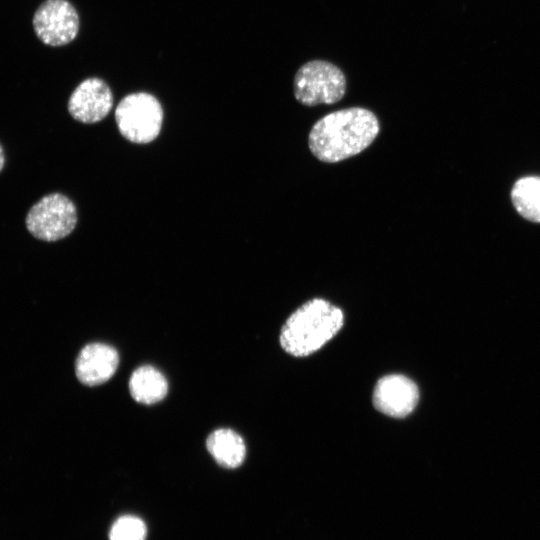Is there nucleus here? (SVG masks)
<instances>
[{
	"mask_svg": "<svg viewBox=\"0 0 540 540\" xmlns=\"http://www.w3.org/2000/svg\"><path fill=\"white\" fill-rule=\"evenodd\" d=\"M380 132L377 116L363 107H349L320 118L308 135L312 154L325 163H336L368 148Z\"/></svg>",
	"mask_w": 540,
	"mask_h": 540,
	"instance_id": "obj_1",
	"label": "nucleus"
},
{
	"mask_svg": "<svg viewBox=\"0 0 540 540\" xmlns=\"http://www.w3.org/2000/svg\"><path fill=\"white\" fill-rule=\"evenodd\" d=\"M342 310L323 298H313L296 309L280 333L282 348L295 357L319 350L342 328Z\"/></svg>",
	"mask_w": 540,
	"mask_h": 540,
	"instance_id": "obj_2",
	"label": "nucleus"
},
{
	"mask_svg": "<svg viewBox=\"0 0 540 540\" xmlns=\"http://www.w3.org/2000/svg\"><path fill=\"white\" fill-rule=\"evenodd\" d=\"M347 81L343 71L325 60L303 64L293 80L295 99L302 105L334 104L346 93Z\"/></svg>",
	"mask_w": 540,
	"mask_h": 540,
	"instance_id": "obj_3",
	"label": "nucleus"
},
{
	"mask_svg": "<svg viewBox=\"0 0 540 540\" xmlns=\"http://www.w3.org/2000/svg\"><path fill=\"white\" fill-rule=\"evenodd\" d=\"M120 133L134 143H149L160 133L163 110L159 101L144 92L124 97L115 111Z\"/></svg>",
	"mask_w": 540,
	"mask_h": 540,
	"instance_id": "obj_4",
	"label": "nucleus"
},
{
	"mask_svg": "<svg viewBox=\"0 0 540 540\" xmlns=\"http://www.w3.org/2000/svg\"><path fill=\"white\" fill-rule=\"evenodd\" d=\"M77 223L74 203L64 194L50 193L28 211L25 225L35 238L53 242L68 236Z\"/></svg>",
	"mask_w": 540,
	"mask_h": 540,
	"instance_id": "obj_5",
	"label": "nucleus"
},
{
	"mask_svg": "<svg viewBox=\"0 0 540 540\" xmlns=\"http://www.w3.org/2000/svg\"><path fill=\"white\" fill-rule=\"evenodd\" d=\"M32 26L43 44L64 46L77 36L79 16L68 0H45L34 12Z\"/></svg>",
	"mask_w": 540,
	"mask_h": 540,
	"instance_id": "obj_6",
	"label": "nucleus"
},
{
	"mask_svg": "<svg viewBox=\"0 0 540 540\" xmlns=\"http://www.w3.org/2000/svg\"><path fill=\"white\" fill-rule=\"evenodd\" d=\"M419 400V389L410 378L390 374L378 380L373 391V404L381 413L403 418L409 415Z\"/></svg>",
	"mask_w": 540,
	"mask_h": 540,
	"instance_id": "obj_7",
	"label": "nucleus"
},
{
	"mask_svg": "<svg viewBox=\"0 0 540 540\" xmlns=\"http://www.w3.org/2000/svg\"><path fill=\"white\" fill-rule=\"evenodd\" d=\"M113 105L108 85L101 79L88 78L72 92L68 100L70 115L82 123H95L107 116Z\"/></svg>",
	"mask_w": 540,
	"mask_h": 540,
	"instance_id": "obj_8",
	"label": "nucleus"
},
{
	"mask_svg": "<svg viewBox=\"0 0 540 540\" xmlns=\"http://www.w3.org/2000/svg\"><path fill=\"white\" fill-rule=\"evenodd\" d=\"M118 364L119 355L113 346L99 342L89 343L77 356L75 373L84 385H100L114 375Z\"/></svg>",
	"mask_w": 540,
	"mask_h": 540,
	"instance_id": "obj_9",
	"label": "nucleus"
},
{
	"mask_svg": "<svg viewBox=\"0 0 540 540\" xmlns=\"http://www.w3.org/2000/svg\"><path fill=\"white\" fill-rule=\"evenodd\" d=\"M206 447L218 465L234 469L239 467L246 455L242 437L228 428L213 431L206 440Z\"/></svg>",
	"mask_w": 540,
	"mask_h": 540,
	"instance_id": "obj_10",
	"label": "nucleus"
},
{
	"mask_svg": "<svg viewBox=\"0 0 540 540\" xmlns=\"http://www.w3.org/2000/svg\"><path fill=\"white\" fill-rule=\"evenodd\" d=\"M129 390L135 401L150 405L161 401L166 396L168 382L157 368L144 365L132 373Z\"/></svg>",
	"mask_w": 540,
	"mask_h": 540,
	"instance_id": "obj_11",
	"label": "nucleus"
},
{
	"mask_svg": "<svg viewBox=\"0 0 540 540\" xmlns=\"http://www.w3.org/2000/svg\"><path fill=\"white\" fill-rule=\"evenodd\" d=\"M512 202L525 219L540 222V177L519 179L511 192Z\"/></svg>",
	"mask_w": 540,
	"mask_h": 540,
	"instance_id": "obj_12",
	"label": "nucleus"
},
{
	"mask_svg": "<svg viewBox=\"0 0 540 540\" xmlns=\"http://www.w3.org/2000/svg\"><path fill=\"white\" fill-rule=\"evenodd\" d=\"M147 527L134 515H123L111 526L109 540H146Z\"/></svg>",
	"mask_w": 540,
	"mask_h": 540,
	"instance_id": "obj_13",
	"label": "nucleus"
},
{
	"mask_svg": "<svg viewBox=\"0 0 540 540\" xmlns=\"http://www.w3.org/2000/svg\"><path fill=\"white\" fill-rule=\"evenodd\" d=\"M5 165V153L2 145L0 144V172L4 168Z\"/></svg>",
	"mask_w": 540,
	"mask_h": 540,
	"instance_id": "obj_14",
	"label": "nucleus"
}]
</instances>
